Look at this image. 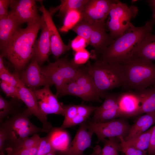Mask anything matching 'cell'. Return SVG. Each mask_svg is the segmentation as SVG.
Listing matches in <instances>:
<instances>
[{"label": "cell", "mask_w": 155, "mask_h": 155, "mask_svg": "<svg viewBox=\"0 0 155 155\" xmlns=\"http://www.w3.org/2000/svg\"><path fill=\"white\" fill-rule=\"evenodd\" d=\"M43 18L27 23L24 28H19L6 44L0 49V54L11 63L16 73L21 72L34 56L36 39Z\"/></svg>", "instance_id": "1"}, {"label": "cell", "mask_w": 155, "mask_h": 155, "mask_svg": "<svg viewBox=\"0 0 155 155\" xmlns=\"http://www.w3.org/2000/svg\"><path fill=\"white\" fill-rule=\"evenodd\" d=\"M153 26L150 20L141 27L132 24L103 50L99 60L111 64L124 63L131 58L133 51L151 32Z\"/></svg>", "instance_id": "2"}, {"label": "cell", "mask_w": 155, "mask_h": 155, "mask_svg": "<svg viewBox=\"0 0 155 155\" xmlns=\"http://www.w3.org/2000/svg\"><path fill=\"white\" fill-rule=\"evenodd\" d=\"M121 64L123 88L137 92L155 85V64L152 61L131 57Z\"/></svg>", "instance_id": "3"}, {"label": "cell", "mask_w": 155, "mask_h": 155, "mask_svg": "<svg viewBox=\"0 0 155 155\" xmlns=\"http://www.w3.org/2000/svg\"><path fill=\"white\" fill-rule=\"evenodd\" d=\"M86 67L100 98H104L109 90L123 87V68L121 64L109 63L99 59Z\"/></svg>", "instance_id": "4"}, {"label": "cell", "mask_w": 155, "mask_h": 155, "mask_svg": "<svg viewBox=\"0 0 155 155\" xmlns=\"http://www.w3.org/2000/svg\"><path fill=\"white\" fill-rule=\"evenodd\" d=\"M30 116L26 109L19 111L1 123L0 127L5 130L7 135L4 149L14 147L30 135L38 132L47 133L42 128L34 125L29 119Z\"/></svg>", "instance_id": "5"}, {"label": "cell", "mask_w": 155, "mask_h": 155, "mask_svg": "<svg viewBox=\"0 0 155 155\" xmlns=\"http://www.w3.org/2000/svg\"><path fill=\"white\" fill-rule=\"evenodd\" d=\"M81 66L65 57L49 63L42 67V71L47 85H54L57 93L66 83L75 78Z\"/></svg>", "instance_id": "6"}, {"label": "cell", "mask_w": 155, "mask_h": 155, "mask_svg": "<svg viewBox=\"0 0 155 155\" xmlns=\"http://www.w3.org/2000/svg\"><path fill=\"white\" fill-rule=\"evenodd\" d=\"M138 11L136 7H129L125 3L116 0L111 7L106 24L112 39H116L131 26L133 24L131 20L135 17Z\"/></svg>", "instance_id": "7"}, {"label": "cell", "mask_w": 155, "mask_h": 155, "mask_svg": "<svg viewBox=\"0 0 155 155\" xmlns=\"http://www.w3.org/2000/svg\"><path fill=\"white\" fill-rule=\"evenodd\" d=\"M87 122L88 130L96 135L99 141L115 137L121 141L124 140L131 127L128 122L122 119L103 123L87 121Z\"/></svg>", "instance_id": "8"}, {"label": "cell", "mask_w": 155, "mask_h": 155, "mask_svg": "<svg viewBox=\"0 0 155 155\" xmlns=\"http://www.w3.org/2000/svg\"><path fill=\"white\" fill-rule=\"evenodd\" d=\"M116 0H89L81 11L82 20L95 25L104 24Z\"/></svg>", "instance_id": "9"}, {"label": "cell", "mask_w": 155, "mask_h": 155, "mask_svg": "<svg viewBox=\"0 0 155 155\" xmlns=\"http://www.w3.org/2000/svg\"><path fill=\"white\" fill-rule=\"evenodd\" d=\"M40 2L41 5L38 9L42 13L49 32L51 52L58 59L60 56L70 50L71 47L70 45L64 43L53 21L51 13L45 8L42 1H40Z\"/></svg>", "instance_id": "10"}, {"label": "cell", "mask_w": 155, "mask_h": 155, "mask_svg": "<svg viewBox=\"0 0 155 155\" xmlns=\"http://www.w3.org/2000/svg\"><path fill=\"white\" fill-rule=\"evenodd\" d=\"M18 88L19 100L26 105L28 113L30 115H33L36 117L42 123V128L49 133L53 127L47 121L46 116L41 111L33 91L26 86L20 81Z\"/></svg>", "instance_id": "11"}, {"label": "cell", "mask_w": 155, "mask_h": 155, "mask_svg": "<svg viewBox=\"0 0 155 155\" xmlns=\"http://www.w3.org/2000/svg\"><path fill=\"white\" fill-rule=\"evenodd\" d=\"M9 7L10 11L20 25L41 17L38 13L36 0H11Z\"/></svg>", "instance_id": "12"}, {"label": "cell", "mask_w": 155, "mask_h": 155, "mask_svg": "<svg viewBox=\"0 0 155 155\" xmlns=\"http://www.w3.org/2000/svg\"><path fill=\"white\" fill-rule=\"evenodd\" d=\"M46 85L41 89L33 90L37 99L40 109L45 116L49 114L64 115L63 104L60 103L58 97Z\"/></svg>", "instance_id": "13"}, {"label": "cell", "mask_w": 155, "mask_h": 155, "mask_svg": "<svg viewBox=\"0 0 155 155\" xmlns=\"http://www.w3.org/2000/svg\"><path fill=\"white\" fill-rule=\"evenodd\" d=\"M73 80L78 88L80 98L86 101L101 102L93 80L85 67H80Z\"/></svg>", "instance_id": "14"}, {"label": "cell", "mask_w": 155, "mask_h": 155, "mask_svg": "<svg viewBox=\"0 0 155 155\" xmlns=\"http://www.w3.org/2000/svg\"><path fill=\"white\" fill-rule=\"evenodd\" d=\"M94 134L88 127L87 121L80 125L72 141L65 150L57 152L59 155H81L91 145Z\"/></svg>", "instance_id": "15"}, {"label": "cell", "mask_w": 155, "mask_h": 155, "mask_svg": "<svg viewBox=\"0 0 155 155\" xmlns=\"http://www.w3.org/2000/svg\"><path fill=\"white\" fill-rule=\"evenodd\" d=\"M18 75L22 83L32 90L39 86L47 85L42 67L34 57L26 68L22 70Z\"/></svg>", "instance_id": "16"}, {"label": "cell", "mask_w": 155, "mask_h": 155, "mask_svg": "<svg viewBox=\"0 0 155 155\" xmlns=\"http://www.w3.org/2000/svg\"><path fill=\"white\" fill-rule=\"evenodd\" d=\"M141 105L137 92H127L119 94L117 106L121 117H129L139 115Z\"/></svg>", "instance_id": "17"}, {"label": "cell", "mask_w": 155, "mask_h": 155, "mask_svg": "<svg viewBox=\"0 0 155 155\" xmlns=\"http://www.w3.org/2000/svg\"><path fill=\"white\" fill-rule=\"evenodd\" d=\"M40 29L41 32L36 42L34 57L40 65L48 61L49 56L51 53L49 32L44 19Z\"/></svg>", "instance_id": "18"}, {"label": "cell", "mask_w": 155, "mask_h": 155, "mask_svg": "<svg viewBox=\"0 0 155 155\" xmlns=\"http://www.w3.org/2000/svg\"><path fill=\"white\" fill-rule=\"evenodd\" d=\"M114 40L106 32L104 24L96 25L92 33L88 43L100 54L103 50L111 44Z\"/></svg>", "instance_id": "19"}, {"label": "cell", "mask_w": 155, "mask_h": 155, "mask_svg": "<svg viewBox=\"0 0 155 155\" xmlns=\"http://www.w3.org/2000/svg\"><path fill=\"white\" fill-rule=\"evenodd\" d=\"M21 25L9 11L8 15L0 19V48L4 47Z\"/></svg>", "instance_id": "20"}, {"label": "cell", "mask_w": 155, "mask_h": 155, "mask_svg": "<svg viewBox=\"0 0 155 155\" xmlns=\"http://www.w3.org/2000/svg\"><path fill=\"white\" fill-rule=\"evenodd\" d=\"M131 57L155 60V34L151 32L148 34L132 52Z\"/></svg>", "instance_id": "21"}, {"label": "cell", "mask_w": 155, "mask_h": 155, "mask_svg": "<svg viewBox=\"0 0 155 155\" xmlns=\"http://www.w3.org/2000/svg\"><path fill=\"white\" fill-rule=\"evenodd\" d=\"M155 123V112L145 114L140 117L135 123L131 126L124 141H128L145 132Z\"/></svg>", "instance_id": "22"}, {"label": "cell", "mask_w": 155, "mask_h": 155, "mask_svg": "<svg viewBox=\"0 0 155 155\" xmlns=\"http://www.w3.org/2000/svg\"><path fill=\"white\" fill-rule=\"evenodd\" d=\"M48 133L51 143L56 153L66 149L69 144V137L64 129L53 127Z\"/></svg>", "instance_id": "23"}, {"label": "cell", "mask_w": 155, "mask_h": 155, "mask_svg": "<svg viewBox=\"0 0 155 155\" xmlns=\"http://www.w3.org/2000/svg\"><path fill=\"white\" fill-rule=\"evenodd\" d=\"M141 105L139 115L155 112V85L137 92Z\"/></svg>", "instance_id": "24"}, {"label": "cell", "mask_w": 155, "mask_h": 155, "mask_svg": "<svg viewBox=\"0 0 155 155\" xmlns=\"http://www.w3.org/2000/svg\"><path fill=\"white\" fill-rule=\"evenodd\" d=\"M153 126L145 132L127 141H121L125 145L140 150L146 151L150 144V139Z\"/></svg>", "instance_id": "25"}, {"label": "cell", "mask_w": 155, "mask_h": 155, "mask_svg": "<svg viewBox=\"0 0 155 155\" xmlns=\"http://www.w3.org/2000/svg\"><path fill=\"white\" fill-rule=\"evenodd\" d=\"M82 20V14L80 11L76 10H70L64 17L63 25L59 30L62 32H67L72 29Z\"/></svg>", "instance_id": "26"}, {"label": "cell", "mask_w": 155, "mask_h": 155, "mask_svg": "<svg viewBox=\"0 0 155 155\" xmlns=\"http://www.w3.org/2000/svg\"><path fill=\"white\" fill-rule=\"evenodd\" d=\"M89 0H61L59 6V15L64 17L67 13L72 10H83Z\"/></svg>", "instance_id": "27"}, {"label": "cell", "mask_w": 155, "mask_h": 155, "mask_svg": "<svg viewBox=\"0 0 155 155\" xmlns=\"http://www.w3.org/2000/svg\"><path fill=\"white\" fill-rule=\"evenodd\" d=\"M121 117L118 106L110 109L104 111L97 114H94L92 122L103 123L108 122Z\"/></svg>", "instance_id": "28"}, {"label": "cell", "mask_w": 155, "mask_h": 155, "mask_svg": "<svg viewBox=\"0 0 155 155\" xmlns=\"http://www.w3.org/2000/svg\"><path fill=\"white\" fill-rule=\"evenodd\" d=\"M14 100L8 101L0 96V121L1 123L6 118L12 116L19 110L16 108Z\"/></svg>", "instance_id": "29"}, {"label": "cell", "mask_w": 155, "mask_h": 155, "mask_svg": "<svg viewBox=\"0 0 155 155\" xmlns=\"http://www.w3.org/2000/svg\"><path fill=\"white\" fill-rule=\"evenodd\" d=\"M82 20L72 30L79 36L84 38L88 43L91 35L95 26Z\"/></svg>", "instance_id": "30"}, {"label": "cell", "mask_w": 155, "mask_h": 155, "mask_svg": "<svg viewBox=\"0 0 155 155\" xmlns=\"http://www.w3.org/2000/svg\"><path fill=\"white\" fill-rule=\"evenodd\" d=\"M119 95V94L107 93L104 98V102L100 106L98 107L94 114H97L117 106Z\"/></svg>", "instance_id": "31"}, {"label": "cell", "mask_w": 155, "mask_h": 155, "mask_svg": "<svg viewBox=\"0 0 155 155\" xmlns=\"http://www.w3.org/2000/svg\"><path fill=\"white\" fill-rule=\"evenodd\" d=\"M102 142L104 143V145L99 155H119V144L115 141L114 138L105 139Z\"/></svg>", "instance_id": "32"}, {"label": "cell", "mask_w": 155, "mask_h": 155, "mask_svg": "<svg viewBox=\"0 0 155 155\" xmlns=\"http://www.w3.org/2000/svg\"><path fill=\"white\" fill-rule=\"evenodd\" d=\"M52 152H55L51 143L48 133L45 137H40L36 155H46Z\"/></svg>", "instance_id": "33"}, {"label": "cell", "mask_w": 155, "mask_h": 155, "mask_svg": "<svg viewBox=\"0 0 155 155\" xmlns=\"http://www.w3.org/2000/svg\"><path fill=\"white\" fill-rule=\"evenodd\" d=\"M40 137L37 133L34 134L31 137H28L23 140L15 146L10 148H31L38 146Z\"/></svg>", "instance_id": "34"}, {"label": "cell", "mask_w": 155, "mask_h": 155, "mask_svg": "<svg viewBox=\"0 0 155 155\" xmlns=\"http://www.w3.org/2000/svg\"><path fill=\"white\" fill-rule=\"evenodd\" d=\"M0 86L1 91L7 96L20 100L18 88L1 80Z\"/></svg>", "instance_id": "35"}, {"label": "cell", "mask_w": 155, "mask_h": 155, "mask_svg": "<svg viewBox=\"0 0 155 155\" xmlns=\"http://www.w3.org/2000/svg\"><path fill=\"white\" fill-rule=\"evenodd\" d=\"M38 146L31 148L5 149L8 155H36Z\"/></svg>", "instance_id": "36"}, {"label": "cell", "mask_w": 155, "mask_h": 155, "mask_svg": "<svg viewBox=\"0 0 155 155\" xmlns=\"http://www.w3.org/2000/svg\"><path fill=\"white\" fill-rule=\"evenodd\" d=\"M0 78L1 80L18 88L20 80L18 73L11 74L8 71L0 73Z\"/></svg>", "instance_id": "37"}, {"label": "cell", "mask_w": 155, "mask_h": 155, "mask_svg": "<svg viewBox=\"0 0 155 155\" xmlns=\"http://www.w3.org/2000/svg\"><path fill=\"white\" fill-rule=\"evenodd\" d=\"M90 57L89 52L85 49L75 52L73 59V62L76 65L81 66L89 59Z\"/></svg>", "instance_id": "38"}, {"label": "cell", "mask_w": 155, "mask_h": 155, "mask_svg": "<svg viewBox=\"0 0 155 155\" xmlns=\"http://www.w3.org/2000/svg\"><path fill=\"white\" fill-rule=\"evenodd\" d=\"M64 119L62 124L66 123L77 115V105L70 104L63 105Z\"/></svg>", "instance_id": "39"}, {"label": "cell", "mask_w": 155, "mask_h": 155, "mask_svg": "<svg viewBox=\"0 0 155 155\" xmlns=\"http://www.w3.org/2000/svg\"><path fill=\"white\" fill-rule=\"evenodd\" d=\"M87 44L88 43L84 38L78 36L71 41L70 46L75 52L85 49Z\"/></svg>", "instance_id": "40"}, {"label": "cell", "mask_w": 155, "mask_h": 155, "mask_svg": "<svg viewBox=\"0 0 155 155\" xmlns=\"http://www.w3.org/2000/svg\"><path fill=\"white\" fill-rule=\"evenodd\" d=\"M119 146L120 150L125 155H148L146 151L141 150L127 146L121 142L119 144Z\"/></svg>", "instance_id": "41"}, {"label": "cell", "mask_w": 155, "mask_h": 155, "mask_svg": "<svg viewBox=\"0 0 155 155\" xmlns=\"http://www.w3.org/2000/svg\"><path fill=\"white\" fill-rule=\"evenodd\" d=\"M97 107L83 104L78 105L77 114L88 119L92 112H95Z\"/></svg>", "instance_id": "42"}, {"label": "cell", "mask_w": 155, "mask_h": 155, "mask_svg": "<svg viewBox=\"0 0 155 155\" xmlns=\"http://www.w3.org/2000/svg\"><path fill=\"white\" fill-rule=\"evenodd\" d=\"M87 119L85 117L77 114L76 116L68 122L65 124H62L59 128L61 129H65V128L78 125H80L87 121Z\"/></svg>", "instance_id": "43"}, {"label": "cell", "mask_w": 155, "mask_h": 155, "mask_svg": "<svg viewBox=\"0 0 155 155\" xmlns=\"http://www.w3.org/2000/svg\"><path fill=\"white\" fill-rule=\"evenodd\" d=\"M11 0H0V19L7 16L9 13Z\"/></svg>", "instance_id": "44"}, {"label": "cell", "mask_w": 155, "mask_h": 155, "mask_svg": "<svg viewBox=\"0 0 155 155\" xmlns=\"http://www.w3.org/2000/svg\"><path fill=\"white\" fill-rule=\"evenodd\" d=\"M147 152L150 155H155V123L153 126L150 145L147 150Z\"/></svg>", "instance_id": "45"}, {"label": "cell", "mask_w": 155, "mask_h": 155, "mask_svg": "<svg viewBox=\"0 0 155 155\" xmlns=\"http://www.w3.org/2000/svg\"><path fill=\"white\" fill-rule=\"evenodd\" d=\"M7 135L5 130L1 127L0 128V151H4L5 142Z\"/></svg>", "instance_id": "46"}, {"label": "cell", "mask_w": 155, "mask_h": 155, "mask_svg": "<svg viewBox=\"0 0 155 155\" xmlns=\"http://www.w3.org/2000/svg\"><path fill=\"white\" fill-rule=\"evenodd\" d=\"M3 57L0 55V73L9 71L5 67L3 62Z\"/></svg>", "instance_id": "47"}, {"label": "cell", "mask_w": 155, "mask_h": 155, "mask_svg": "<svg viewBox=\"0 0 155 155\" xmlns=\"http://www.w3.org/2000/svg\"><path fill=\"white\" fill-rule=\"evenodd\" d=\"M101 150V149L100 147L98 145H97L94 148L91 154L88 155H99L100 153ZM81 155H86L83 154Z\"/></svg>", "instance_id": "48"}, {"label": "cell", "mask_w": 155, "mask_h": 155, "mask_svg": "<svg viewBox=\"0 0 155 155\" xmlns=\"http://www.w3.org/2000/svg\"><path fill=\"white\" fill-rule=\"evenodd\" d=\"M152 8V11L155 10V0H150L147 1Z\"/></svg>", "instance_id": "49"}, {"label": "cell", "mask_w": 155, "mask_h": 155, "mask_svg": "<svg viewBox=\"0 0 155 155\" xmlns=\"http://www.w3.org/2000/svg\"><path fill=\"white\" fill-rule=\"evenodd\" d=\"M152 12V18L150 21L154 25L155 24V10L153 11Z\"/></svg>", "instance_id": "50"}, {"label": "cell", "mask_w": 155, "mask_h": 155, "mask_svg": "<svg viewBox=\"0 0 155 155\" xmlns=\"http://www.w3.org/2000/svg\"><path fill=\"white\" fill-rule=\"evenodd\" d=\"M56 152H51L49 154H48L46 155H56Z\"/></svg>", "instance_id": "51"}, {"label": "cell", "mask_w": 155, "mask_h": 155, "mask_svg": "<svg viewBox=\"0 0 155 155\" xmlns=\"http://www.w3.org/2000/svg\"><path fill=\"white\" fill-rule=\"evenodd\" d=\"M0 155H8L7 154H5L4 153V152L3 151H0Z\"/></svg>", "instance_id": "52"}]
</instances>
